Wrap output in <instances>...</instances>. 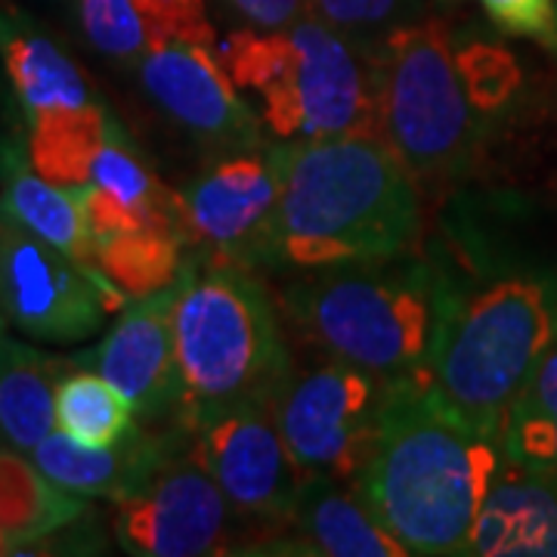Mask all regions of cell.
<instances>
[{
    "label": "cell",
    "instance_id": "cell-1",
    "mask_svg": "<svg viewBox=\"0 0 557 557\" xmlns=\"http://www.w3.org/2000/svg\"><path fill=\"white\" fill-rule=\"evenodd\" d=\"M502 461V443L465 424L428 381H403L354 490L409 555H471Z\"/></svg>",
    "mask_w": 557,
    "mask_h": 557
},
{
    "label": "cell",
    "instance_id": "cell-2",
    "mask_svg": "<svg viewBox=\"0 0 557 557\" xmlns=\"http://www.w3.org/2000/svg\"><path fill=\"white\" fill-rule=\"evenodd\" d=\"M418 189L375 134L285 143L278 267L313 270L409 255L421 236Z\"/></svg>",
    "mask_w": 557,
    "mask_h": 557
},
{
    "label": "cell",
    "instance_id": "cell-3",
    "mask_svg": "<svg viewBox=\"0 0 557 557\" xmlns=\"http://www.w3.org/2000/svg\"><path fill=\"white\" fill-rule=\"evenodd\" d=\"M456 278L399 255L313 267L282 292V313L310 347L391 381H428Z\"/></svg>",
    "mask_w": 557,
    "mask_h": 557
},
{
    "label": "cell",
    "instance_id": "cell-4",
    "mask_svg": "<svg viewBox=\"0 0 557 557\" xmlns=\"http://www.w3.org/2000/svg\"><path fill=\"white\" fill-rule=\"evenodd\" d=\"M171 322L189 431L245 403H273L295 369L276 300L255 270L189 251Z\"/></svg>",
    "mask_w": 557,
    "mask_h": 557
},
{
    "label": "cell",
    "instance_id": "cell-5",
    "mask_svg": "<svg viewBox=\"0 0 557 557\" xmlns=\"http://www.w3.org/2000/svg\"><path fill=\"white\" fill-rule=\"evenodd\" d=\"M557 341V276L508 270L456 295L428 384L465 424L502 443L511 403Z\"/></svg>",
    "mask_w": 557,
    "mask_h": 557
},
{
    "label": "cell",
    "instance_id": "cell-6",
    "mask_svg": "<svg viewBox=\"0 0 557 557\" xmlns=\"http://www.w3.org/2000/svg\"><path fill=\"white\" fill-rule=\"evenodd\" d=\"M220 60L236 87L258 100L260 121L276 139L375 134L369 65L317 13L270 32L239 28L220 44Z\"/></svg>",
    "mask_w": 557,
    "mask_h": 557
},
{
    "label": "cell",
    "instance_id": "cell-7",
    "mask_svg": "<svg viewBox=\"0 0 557 557\" xmlns=\"http://www.w3.org/2000/svg\"><path fill=\"white\" fill-rule=\"evenodd\" d=\"M375 134L418 186H449L474 168L480 112L458 78L453 35L440 20L406 22L366 57Z\"/></svg>",
    "mask_w": 557,
    "mask_h": 557
},
{
    "label": "cell",
    "instance_id": "cell-8",
    "mask_svg": "<svg viewBox=\"0 0 557 557\" xmlns=\"http://www.w3.org/2000/svg\"><path fill=\"white\" fill-rule=\"evenodd\" d=\"M397 387L399 381L332 357L304 372L292 369L273 399V416L304 478L354 483L379 446Z\"/></svg>",
    "mask_w": 557,
    "mask_h": 557
},
{
    "label": "cell",
    "instance_id": "cell-9",
    "mask_svg": "<svg viewBox=\"0 0 557 557\" xmlns=\"http://www.w3.org/2000/svg\"><path fill=\"white\" fill-rule=\"evenodd\" d=\"M285 189V143L214 156L177 193L189 251L245 270L278 267L276 223Z\"/></svg>",
    "mask_w": 557,
    "mask_h": 557
},
{
    "label": "cell",
    "instance_id": "cell-10",
    "mask_svg": "<svg viewBox=\"0 0 557 557\" xmlns=\"http://www.w3.org/2000/svg\"><path fill=\"white\" fill-rule=\"evenodd\" d=\"M124 292L0 208V317L38 344H81L121 310Z\"/></svg>",
    "mask_w": 557,
    "mask_h": 557
},
{
    "label": "cell",
    "instance_id": "cell-11",
    "mask_svg": "<svg viewBox=\"0 0 557 557\" xmlns=\"http://www.w3.org/2000/svg\"><path fill=\"white\" fill-rule=\"evenodd\" d=\"M239 511L193 456L180 453L137 496L115 502L112 533L127 555L208 557L233 555Z\"/></svg>",
    "mask_w": 557,
    "mask_h": 557
},
{
    "label": "cell",
    "instance_id": "cell-12",
    "mask_svg": "<svg viewBox=\"0 0 557 557\" xmlns=\"http://www.w3.org/2000/svg\"><path fill=\"white\" fill-rule=\"evenodd\" d=\"M193 456L211 471L242 520L270 527L273 536L288 523L307 478L282 440L273 403H245L199 421Z\"/></svg>",
    "mask_w": 557,
    "mask_h": 557
},
{
    "label": "cell",
    "instance_id": "cell-13",
    "mask_svg": "<svg viewBox=\"0 0 557 557\" xmlns=\"http://www.w3.org/2000/svg\"><path fill=\"white\" fill-rule=\"evenodd\" d=\"M137 78L149 100L214 156L267 143L263 121L242 100L218 47L196 40L161 44L137 62Z\"/></svg>",
    "mask_w": 557,
    "mask_h": 557
},
{
    "label": "cell",
    "instance_id": "cell-14",
    "mask_svg": "<svg viewBox=\"0 0 557 557\" xmlns=\"http://www.w3.org/2000/svg\"><path fill=\"white\" fill-rule=\"evenodd\" d=\"M174 300L177 282L159 295L137 298L87 357L97 372L121 391L139 424H183V381L174 350Z\"/></svg>",
    "mask_w": 557,
    "mask_h": 557
},
{
    "label": "cell",
    "instance_id": "cell-15",
    "mask_svg": "<svg viewBox=\"0 0 557 557\" xmlns=\"http://www.w3.org/2000/svg\"><path fill=\"white\" fill-rule=\"evenodd\" d=\"M186 449H193V431L180 424H139L134 434L112 446H87L65 431H50L32 449V461L78 496L121 502L137 496L171 458Z\"/></svg>",
    "mask_w": 557,
    "mask_h": 557
},
{
    "label": "cell",
    "instance_id": "cell-16",
    "mask_svg": "<svg viewBox=\"0 0 557 557\" xmlns=\"http://www.w3.org/2000/svg\"><path fill=\"white\" fill-rule=\"evenodd\" d=\"M270 552L313 557H406V545L391 536L366 508L354 483L307 478L288 523L270 539Z\"/></svg>",
    "mask_w": 557,
    "mask_h": 557
},
{
    "label": "cell",
    "instance_id": "cell-17",
    "mask_svg": "<svg viewBox=\"0 0 557 557\" xmlns=\"http://www.w3.org/2000/svg\"><path fill=\"white\" fill-rule=\"evenodd\" d=\"M90 220L94 239L127 233V230H177V193L161 183L139 149L112 119L109 139L94 161L90 183L78 189Z\"/></svg>",
    "mask_w": 557,
    "mask_h": 557
},
{
    "label": "cell",
    "instance_id": "cell-18",
    "mask_svg": "<svg viewBox=\"0 0 557 557\" xmlns=\"http://www.w3.org/2000/svg\"><path fill=\"white\" fill-rule=\"evenodd\" d=\"M471 555L557 557V474L505 458L474 523Z\"/></svg>",
    "mask_w": 557,
    "mask_h": 557
},
{
    "label": "cell",
    "instance_id": "cell-19",
    "mask_svg": "<svg viewBox=\"0 0 557 557\" xmlns=\"http://www.w3.org/2000/svg\"><path fill=\"white\" fill-rule=\"evenodd\" d=\"M78 20L90 47L115 62L137 65L171 40L218 47L205 0H78Z\"/></svg>",
    "mask_w": 557,
    "mask_h": 557
},
{
    "label": "cell",
    "instance_id": "cell-20",
    "mask_svg": "<svg viewBox=\"0 0 557 557\" xmlns=\"http://www.w3.org/2000/svg\"><path fill=\"white\" fill-rule=\"evenodd\" d=\"M0 60L25 119L50 109L97 102L78 62L7 0H0Z\"/></svg>",
    "mask_w": 557,
    "mask_h": 557
},
{
    "label": "cell",
    "instance_id": "cell-21",
    "mask_svg": "<svg viewBox=\"0 0 557 557\" xmlns=\"http://www.w3.org/2000/svg\"><path fill=\"white\" fill-rule=\"evenodd\" d=\"M0 208L25 230L57 245L84 267H97V239L78 189H62L35 171L28 149L3 146L0 152Z\"/></svg>",
    "mask_w": 557,
    "mask_h": 557
},
{
    "label": "cell",
    "instance_id": "cell-22",
    "mask_svg": "<svg viewBox=\"0 0 557 557\" xmlns=\"http://www.w3.org/2000/svg\"><path fill=\"white\" fill-rule=\"evenodd\" d=\"M75 359L53 357L0 329V437L32 453L57 424V384Z\"/></svg>",
    "mask_w": 557,
    "mask_h": 557
},
{
    "label": "cell",
    "instance_id": "cell-23",
    "mask_svg": "<svg viewBox=\"0 0 557 557\" xmlns=\"http://www.w3.org/2000/svg\"><path fill=\"white\" fill-rule=\"evenodd\" d=\"M112 115L100 100L69 109H50L28 119V159L35 171L62 189H84L94 161L109 139Z\"/></svg>",
    "mask_w": 557,
    "mask_h": 557
},
{
    "label": "cell",
    "instance_id": "cell-24",
    "mask_svg": "<svg viewBox=\"0 0 557 557\" xmlns=\"http://www.w3.org/2000/svg\"><path fill=\"white\" fill-rule=\"evenodd\" d=\"M87 515V502L78 493L47 478L20 449L0 446V530L20 545L57 533Z\"/></svg>",
    "mask_w": 557,
    "mask_h": 557
},
{
    "label": "cell",
    "instance_id": "cell-25",
    "mask_svg": "<svg viewBox=\"0 0 557 557\" xmlns=\"http://www.w3.org/2000/svg\"><path fill=\"white\" fill-rule=\"evenodd\" d=\"M189 260V242L177 230H127L97 239V270L127 298L171 288Z\"/></svg>",
    "mask_w": 557,
    "mask_h": 557
},
{
    "label": "cell",
    "instance_id": "cell-26",
    "mask_svg": "<svg viewBox=\"0 0 557 557\" xmlns=\"http://www.w3.org/2000/svg\"><path fill=\"white\" fill-rule=\"evenodd\" d=\"M137 412L112 381L84 369V357L57 384V424L87 446H112L134 434Z\"/></svg>",
    "mask_w": 557,
    "mask_h": 557
},
{
    "label": "cell",
    "instance_id": "cell-27",
    "mask_svg": "<svg viewBox=\"0 0 557 557\" xmlns=\"http://www.w3.org/2000/svg\"><path fill=\"white\" fill-rule=\"evenodd\" d=\"M502 453L515 465L557 474V341L508 409Z\"/></svg>",
    "mask_w": 557,
    "mask_h": 557
},
{
    "label": "cell",
    "instance_id": "cell-28",
    "mask_svg": "<svg viewBox=\"0 0 557 557\" xmlns=\"http://www.w3.org/2000/svg\"><path fill=\"white\" fill-rule=\"evenodd\" d=\"M456 69L468 100L474 102L480 115H498L518 97L520 84H523L518 60L505 47L486 44V40L458 47Z\"/></svg>",
    "mask_w": 557,
    "mask_h": 557
},
{
    "label": "cell",
    "instance_id": "cell-29",
    "mask_svg": "<svg viewBox=\"0 0 557 557\" xmlns=\"http://www.w3.org/2000/svg\"><path fill=\"white\" fill-rule=\"evenodd\" d=\"M319 20L354 44L366 60L394 28L412 22L416 0H310Z\"/></svg>",
    "mask_w": 557,
    "mask_h": 557
},
{
    "label": "cell",
    "instance_id": "cell-30",
    "mask_svg": "<svg viewBox=\"0 0 557 557\" xmlns=\"http://www.w3.org/2000/svg\"><path fill=\"white\" fill-rule=\"evenodd\" d=\"M480 3L502 32L520 35V38H536L548 50L555 47V0H480Z\"/></svg>",
    "mask_w": 557,
    "mask_h": 557
},
{
    "label": "cell",
    "instance_id": "cell-31",
    "mask_svg": "<svg viewBox=\"0 0 557 557\" xmlns=\"http://www.w3.org/2000/svg\"><path fill=\"white\" fill-rule=\"evenodd\" d=\"M251 28H285L313 13L310 0H226Z\"/></svg>",
    "mask_w": 557,
    "mask_h": 557
},
{
    "label": "cell",
    "instance_id": "cell-32",
    "mask_svg": "<svg viewBox=\"0 0 557 557\" xmlns=\"http://www.w3.org/2000/svg\"><path fill=\"white\" fill-rule=\"evenodd\" d=\"M0 555H16V545H13V539L7 536L3 530H0Z\"/></svg>",
    "mask_w": 557,
    "mask_h": 557
},
{
    "label": "cell",
    "instance_id": "cell-33",
    "mask_svg": "<svg viewBox=\"0 0 557 557\" xmlns=\"http://www.w3.org/2000/svg\"><path fill=\"white\" fill-rule=\"evenodd\" d=\"M555 13H557V0H555ZM552 50H555V53H557V38H555V47H552Z\"/></svg>",
    "mask_w": 557,
    "mask_h": 557
},
{
    "label": "cell",
    "instance_id": "cell-34",
    "mask_svg": "<svg viewBox=\"0 0 557 557\" xmlns=\"http://www.w3.org/2000/svg\"><path fill=\"white\" fill-rule=\"evenodd\" d=\"M0 329H7V319L0 317Z\"/></svg>",
    "mask_w": 557,
    "mask_h": 557
}]
</instances>
